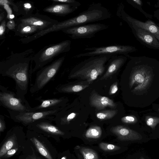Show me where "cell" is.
Returning a JSON list of instances; mask_svg holds the SVG:
<instances>
[{
  "mask_svg": "<svg viewBox=\"0 0 159 159\" xmlns=\"http://www.w3.org/2000/svg\"><path fill=\"white\" fill-rule=\"evenodd\" d=\"M112 55H100L90 57L76 65L71 70L69 79L80 78L92 84L104 72L106 64Z\"/></svg>",
  "mask_w": 159,
  "mask_h": 159,
  "instance_id": "3957f363",
  "label": "cell"
},
{
  "mask_svg": "<svg viewBox=\"0 0 159 159\" xmlns=\"http://www.w3.org/2000/svg\"><path fill=\"white\" fill-rule=\"evenodd\" d=\"M5 12L3 11L1 7L0 8V23L5 19Z\"/></svg>",
  "mask_w": 159,
  "mask_h": 159,
  "instance_id": "8d00e7d4",
  "label": "cell"
},
{
  "mask_svg": "<svg viewBox=\"0 0 159 159\" xmlns=\"http://www.w3.org/2000/svg\"><path fill=\"white\" fill-rule=\"evenodd\" d=\"M62 108L43 111L19 112L7 110L10 118L15 122L24 126L43 119L53 120L57 113Z\"/></svg>",
  "mask_w": 159,
  "mask_h": 159,
  "instance_id": "52a82bcc",
  "label": "cell"
},
{
  "mask_svg": "<svg viewBox=\"0 0 159 159\" xmlns=\"http://www.w3.org/2000/svg\"><path fill=\"white\" fill-rule=\"evenodd\" d=\"M3 20L1 23L0 25V39H3L5 37V35L6 30L7 20Z\"/></svg>",
  "mask_w": 159,
  "mask_h": 159,
  "instance_id": "4dcf8cb0",
  "label": "cell"
},
{
  "mask_svg": "<svg viewBox=\"0 0 159 159\" xmlns=\"http://www.w3.org/2000/svg\"><path fill=\"white\" fill-rule=\"evenodd\" d=\"M90 106L98 110L107 107L116 108L117 104L109 98L100 95L96 92L92 93L89 97Z\"/></svg>",
  "mask_w": 159,
  "mask_h": 159,
  "instance_id": "ac0fdd59",
  "label": "cell"
},
{
  "mask_svg": "<svg viewBox=\"0 0 159 159\" xmlns=\"http://www.w3.org/2000/svg\"><path fill=\"white\" fill-rule=\"evenodd\" d=\"M61 159H66V156H64L62 157Z\"/></svg>",
  "mask_w": 159,
  "mask_h": 159,
  "instance_id": "74e56055",
  "label": "cell"
},
{
  "mask_svg": "<svg viewBox=\"0 0 159 159\" xmlns=\"http://www.w3.org/2000/svg\"><path fill=\"white\" fill-rule=\"evenodd\" d=\"M121 120L122 122L126 124H134L138 121L137 118L133 115H129L123 117L121 118Z\"/></svg>",
  "mask_w": 159,
  "mask_h": 159,
  "instance_id": "f546056e",
  "label": "cell"
},
{
  "mask_svg": "<svg viewBox=\"0 0 159 159\" xmlns=\"http://www.w3.org/2000/svg\"><path fill=\"white\" fill-rule=\"evenodd\" d=\"M158 111H159V108L158 109Z\"/></svg>",
  "mask_w": 159,
  "mask_h": 159,
  "instance_id": "ab89813d",
  "label": "cell"
},
{
  "mask_svg": "<svg viewBox=\"0 0 159 159\" xmlns=\"http://www.w3.org/2000/svg\"><path fill=\"white\" fill-rule=\"evenodd\" d=\"M43 30L42 28L38 26L16 24L13 31L15 33V36L26 37Z\"/></svg>",
  "mask_w": 159,
  "mask_h": 159,
  "instance_id": "ffe728a7",
  "label": "cell"
},
{
  "mask_svg": "<svg viewBox=\"0 0 159 159\" xmlns=\"http://www.w3.org/2000/svg\"><path fill=\"white\" fill-rule=\"evenodd\" d=\"M87 84H75L72 83L60 84L55 88L54 93H71L81 91L89 86Z\"/></svg>",
  "mask_w": 159,
  "mask_h": 159,
  "instance_id": "d6986e66",
  "label": "cell"
},
{
  "mask_svg": "<svg viewBox=\"0 0 159 159\" xmlns=\"http://www.w3.org/2000/svg\"><path fill=\"white\" fill-rule=\"evenodd\" d=\"M136 50L132 46L115 44L99 47H92L85 48L84 51L87 52L77 54L74 57L79 58L85 57H92L100 55H128Z\"/></svg>",
  "mask_w": 159,
  "mask_h": 159,
  "instance_id": "ba28073f",
  "label": "cell"
},
{
  "mask_svg": "<svg viewBox=\"0 0 159 159\" xmlns=\"http://www.w3.org/2000/svg\"><path fill=\"white\" fill-rule=\"evenodd\" d=\"M116 15L119 18L126 22L130 27L144 30L154 36L159 41V27L152 21L148 20L143 22L131 17L125 11L124 5L122 2L117 5Z\"/></svg>",
  "mask_w": 159,
  "mask_h": 159,
  "instance_id": "30bf717a",
  "label": "cell"
},
{
  "mask_svg": "<svg viewBox=\"0 0 159 159\" xmlns=\"http://www.w3.org/2000/svg\"><path fill=\"white\" fill-rule=\"evenodd\" d=\"M16 26V23L14 20H8L7 22L6 26L8 30L13 31Z\"/></svg>",
  "mask_w": 159,
  "mask_h": 159,
  "instance_id": "d6a6232c",
  "label": "cell"
},
{
  "mask_svg": "<svg viewBox=\"0 0 159 159\" xmlns=\"http://www.w3.org/2000/svg\"><path fill=\"white\" fill-rule=\"evenodd\" d=\"M128 58L127 55L112 56L107 62L106 72L101 78V80H106L116 73L124 65Z\"/></svg>",
  "mask_w": 159,
  "mask_h": 159,
  "instance_id": "5bb4252c",
  "label": "cell"
},
{
  "mask_svg": "<svg viewBox=\"0 0 159 159\" xmlns=\"http://www.w3.org/2000/svg\"><path fill=\"white\" fill-rule=\"evenodd\" d=\"M79 7L78 5L72 4L54 3L44 8L43 11L56 16H64L73 13Z\"/></svg>",
  "mask_w": 159,
  "mask_h": 159,
  "instance_id": "e0dca14e",
  "label": "cell"
},
{
  "mask_svg": "<svg viewBox=\"0 0 159 159\" xmlns=\"http://www.w3.org/2000/svg\"><path fill=\"white\" fill-rule=\"evenodd\" d=\"M140 159H144L143 157H141Z\"/></svg>",
  "mask_w": 159,
  "mask_h": 159,
  "instance_id": "f35d334b",
  "label": "cell"
},
{
  "mask_svg": "<svg viewBox=\"0 0 159 159\" xmlns=\"http://www.w3.org/2000/svg\"><path fill=\"white\" fill-rule=\"evenodd\" d=\"M41 97L37 98L36 100L40 102L39 105L32 107L31 111H43L59 108L65 107L67 99L65 97L43 99Z\"/></svg>",
  "mask_w": 159,
  "mask_h": 159,
  "instance_id": "4fadbf2b",
  "label": "cell"
},
{
  "mask_svg": "<svg viewBox=\"0 0 159 159\" xmlns=\"http://www.w3.org/2000/svg\"><path fill=\"white\" fill-rule=\"evenodd\" d=\"M109 27L108 25L105 24L90 23L65 28L62 31L73 39H90L94 37L97 33Z\"/></svg>",
  "mask_w": 159,
  "mask_h": 159,
  "instance_id": "9c48e42d",
  "label": "cell"
},
{
  "mask_svg": "<svg viewBox=\"0 0 159 159\" xmlns=\"http://www.w3.org/2000/svg\"><path fill=\"white\" fill-rule=\"evenodd\" d=\"M36 53L32 48L19 53L11 52L0 62V74L14 80L16 95L23 99H26L29 79L33 73L32 63Z\"/></svg>",
  "mask_w": 159,
  "mask_h": 159,
  "instance_id": "6da1fadb",
  "label": "cell"
},
{
  "mask_svg": "<svg viewBox=\"0 0 159 159\" xmlns=\"http://www.w3.org/2000/svg\"><path fill=\"white\" fill-rule=\"evenodd\" d=\"M6 129V123L4 116L0 115V131L3 132Z\"/></svg>",
  "mask_w": 159,
  "mask_h": 159,
  "instance_id": "e575fe53",
  "label": "cell"
},
{
  "mask_svg": "<svg viewBox=\"0 0 159 159\" xmlns=\"http://www.w3.org/2000/svg\"><path fill=\"white\" fill-rule=\"evenodd\" d=\"M14 144V140L13 139H9L6 142L0 149V158L5 155L8 150L11 149Z\"/></svg>",
  "mask_w": 159,
  "mask_h": 159,
  "instance_id": "484cf974",
  "label": "cell"
},
{
  "mask_svg": "<svg viewBox=\"0 0 159 159\" xmlns=\"http://www.w3.org/2000/svg\"><path fill=\"white\" fill-rule=\"evenodd\" d=\"M71 41L66 40L47 45L40 49L33 58L35 66L33 68V73L46 66L60 54L69 52L71 48Z\"/></svg>",
  "mask_w": 159,
  "mask_h": 159,
  "instance_id": "277c9868",
  "label": "cell"
},
{
  "mask_svg": "<svg viewBox=\"0 0 159 159\" xmlns=\"http://www.w3.org/2000/svg\"><path fill=\"white\" fill-rule=\"evenodd\" d=\"M102 133V129L100 126H93L86 130L85 136L88 139H98L101 137Z\"/></svg>",
  "mask_w": 159,
  "mask_h": 159,
  "instance_id": "7402d4cb",
  "label": "cell"
},
{
  "mask_svg": "<svg viewBox=\"0 0 159 159\" xmlns=\"http://www.w3.org/2000/svg\"><path fill=\"white\" fill-rule=\"evenodd\" d=\"M39 152L47 159H53L45 147L36 138L33 137L32 139Z\"/></svg>",
  "mask_w": 159,
  "mask_h": 159,
  "instance_id": "603a6c76",
  "label": "cell"
},
{
  "mask_svg": "<svg viewBox=\"0 0 159 159\" xmlns=\"http://www.w3.org/2000/svg\"><path fill=\"white\" fill-rule=\"evenodd\" d=\"M99 147L102 150L107 152H113L120 149V147L116 145L102 142L99 144Z\"/></svg>",
  "mask_w": 159,
  "mask_h": 159,
  "instance_id": "4316f807",
  "label": "cell"
},
{
  "mask_svg": "<svg viewBox=\"0 0 159 159\" xmlns=\"http://www.w3.org/2000/svg\"><path fill=\"white\" fill-rule=\"evenodd\" d=\"M17 150V148L11 149L8 150L5 154L6 157H11L14 155Z\"/></svg>",
  "mask_w": 159,
  "mask_h": 159,
  "instance_id": "d590c367",
  "label": "cell"
},
{
  "mask_svg": "<svg viewBox=\"0 0 159 159\" xmlns=\"http://www.w3.org/2000/svg\"><path fill=\"white\" fill-rule=\"evenodd\" d=\"M0 105L7 110L19 112L30 111L32 108L26 99L18 98L16 93L1 84Z\"/></svg>",
  "mask_w": 159,
  "mask_h": 159,
  "instance_id": "8992f818",
  "label": "cell"
},
{
  "mask_svg": "<svg viewBox=\"0 0 159 159\" xmlns=\"http://www.w3.org/2000/svg\"><path fill=\"white\" fill-rule=\"evenodd\" d=\"M53 120L43 119L30 124L28 129L35 132L52 136H62L65 133L57 125H54Z\"/></svg>",
  "mask_w": 159,
  "mask_h": 159,
  "instance_id": "7c38bea8",
  "label": "cell"
},
{
  "mask_svg": "<svg viewBox=\"0 0 159 159\" xmlns=\"http://www.w3.org/2000/svg\"><path fill=\"white\" fill-rule=\"evenodd\" d=\"M17 7L16 17L22 15L23 16L33 14L35 7L34 3L30 1H20L16 3Z\"/></svg>",
  "mask_w": 159,
  "mask_h": 159,
  "instance_id": "44dd1931",
  "label": "cell"
},
{
  "mask_svg": "<svg viewBox=\"0 0 159 159\" xmlns=\"http://www.w3.org/2000/svg\"><path fill=\"white\" fill-rule=\"evenodd\" d=\"M53 2L62 3H63L70 4L78 5L79 7L81 5V3L75 0H50Z\"/></svg>",
  "mask_w": 159,
  "mask_h": 159,
  "instance_id": "1f68e13d",
  "label": "cell"
},
{
  "mask_svg": "<svg viewBox=\"0 0 159 159\" xmlns=\"http://www.w3.org/2000/svg\"><path fill=\"white\" fill-rule=\"evenodd\" d=\"M65 58V56H62L39 70L34 83L30 85V92L31 93L39 91L52 80L60 68Z\"/></svg>",
  "mask_w": 159,
  "mask_h": 159,
  "instance_id": "5b68a950",
  "label": "cell"
},
{
  "mask_svg": "<svg viewBox=\"0 0 159 159\" xmlns=\"http://www.w3.org/2000/svg\"><path fill=\"white\" fill-rule=\"evenodd\" d=\"M1 7L4 8L6 11L7 13L6 19L7 20H13V19L14 20L16 18L14 12H13L12 10L9 5L5 4Z\"/></svg>",
  "mask_w": 159,
  "mask_h": 159,
  "instance_id": "f1b7e54d",
  "label": "cell"
},
{
  "mask_svg": "<svg viewBox=\"0 0 159 159\" xmlns=\"http://www.w3.org/2000/svg\"><path fill=\"white\" fill-rule=\"evenodd\" d=\"M118 83L115 82L111 86L109 94L110 95L114 94L116 93L118 90Z\"/></svg>",
  "mask_w": 159,
  "mask_h": 159,
  "instance_id": "836d02e7",
  "label": "cell"
},
{
  "mask_svg": "<svg viewBox=\"0 0 159 159\" xmlns=\"http://www.w3.org/2000/svg\"><path fill=\"white\" fill-rule=\"evenodd\" d=\"M117 112V110H106L98 112L96 114V116L98 119L104 120L112 118Z\"/></svg>",
  "mask_w": 159,
  "mask_h": 159,
  "instance_id": "cb8c5ba5",
  "label": "cell"
},
{
  "mask_svg": "<svg viewBox=\"0 0 159 159\" xmlns=\"http://www.w3.org/2000/svg\"><path fill=\"white\" fill-rule=\"evenodd\" d=\"M130 28L139 41L152 48L159 49V41L154 36L141 29L134 27Z\"/></svg>",
  "mask_w": 159,
  "mask_h": 159,
  "instance_id": "2e32d148",
  "label": "cell"
},
{
  "mask_svg": "<svg viewBox=\"0 0 159 159\" xmlns=\"http://www.w3.org/2000/svg\"><path fill=\"white\" fill-rule=\"evenodd\" d=\"M112 14L107 8L99 2H93L87 9L77 16L60 22L52 27L42 30L37 34L40 38L53 32L62 30L65 28L81 25L110 18Z\"/></svg>",
  "mask_w": 159,
  "mask_h": 159,
  "instance_id": "7a4b0ae2",
  "label": "cell"
},
{
  "mask_svg": "<svg viewBox=\"0 0 159 159\" xmlns=\"http://www.w3.org/2000/svg\"><path fill=\"white\" fill-rule=\"evenodd\" d=\"M16 25L21 24L39 26L43 30L52 27L58 23V20L48 16L36 13L22 16L14 20Z\"/></svg>",
  "mask_w": 159,
  "mask_h": 159,
  "instance_id": "8fae6325",
  "label": "cell"
},
{
  "mask_svg": "<svg viewBox=\"0 0 159 159\" xmlns=\"http://www.w3.org/2000/svg\"><path fill=\"white\" fill-rule=\"evenodd\" d=\"M111 131L121 141H135L142 138L141 135L137 132L122 125L112 127Z\"/></svg>",
  "mask_w": 159,
  "mask_h": 159,
  "instance_id": "9a60e30c",
  "label": "cell"
},
{
  "mask_svg": "<svg viewBox=\"0 0 159 159\" xmlns=\"http://www.w3.org/2000/svg\"><path fill=\"white\" fill-rule=\"evenodd\" d=\"M145 121L146 124L152 129L159 123V118L151 116H147L145 117Z\"/></svg>",
  "mask_w": 159,
  "mask_h": 159,
  "instance_id": "83f0119b",
  "label": "cell"
},
{
  "mask_svg": "<svg viewBox=\"0 0 159 159\" xmlns=\"http://www.w3.org/2000/svg\"><path fill=\"white\" fill-rule=\"evenodd\" d=\"M79 150L84 159H99L97 153L92 149L82 147L80 148Z\"/></svg>",
  "mask_w": 159,
  "mask_h": 159,
  "instance_id": "d4e9b609",
  "label": "cell"
}]
</instances>
